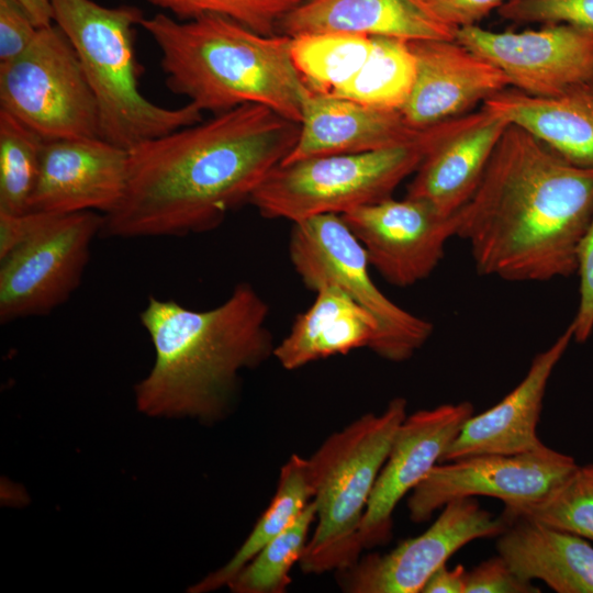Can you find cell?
Segmentation results:
<instances>
[{
    "instance_id": "8fae6325",
    "label": "cell",
    "mask_w": 593,
    "mask_h": 593,
    "mask_svg": "<svg viewBox=\"0 0 593 593\" xmlns=\"http://www.w3.org/2000/svg\"><path fill=\"white\" fill-rule=\"evenodd\" d=\"M578 463L545 444L515 455H475L436 465L412 491L407 508L415 523L428 521L447 503L461 497L491 496L505 505L539 501Z\"/></svg>"
},
{
    "instance_id": "44dd1931",
    "label": "cell",
    "mask_w": 593,
    "mask_h": 593,
    "mask_svg": "<svg viewBox=\"0 0 593 593\" xmlns=\"http://www.w3.org/2000/svg\"><path fill=\"white\" fill-rule=\"evenodd\" d=\"M321 32L405 41L455 40L456 34L422 0H306L282 19L277 34Z\"/></svg>"
},
{
    "instance_id": "4fadbf2b",
    "label": "cell",
    "mask_w": 593,
    "mask_h": 593,
    "mask_svg": "<svg viewBox=\"0 0 593 593\" xmlns=\"http://www.w3.org/2000/svg\"><path fill=\"white\" fill-rule=\"evenodd\" d=\"M455 40L501 69L512 88L530 96L553 97L593 81V32L571 24L523 32L475 24L457 29Z\"/></svg>"
},
{
    "instance_id": "30bf717a",
    "label": "cell",
    "mask_w": 593,
    "mask_h": 593,
    "mask_svg": "<svg viewBox=\"0 0 593 593\" xmlns=\"http://www.w3.org/2000/svg\"><path fill=\"white\" fill-rule=\"evenodd\" d=\"M96 211L53 214L32 238L1 259L0 322L49 314L78 288L100 235Z\"/></svg>"
},
{
    "instance_id": "3957f363",
    "label": "cell",
    "mask_w": 593,
    "mask_h": 593,
    "mask_svg": "<svg viewBox=\"0 0 593 593\" xmlns=\"http://www.w3.org/2000/svg\"><path fill=\"white\" fill-rule=\"evenodd\" d=\"M268 316L267 302L247 282L205 311L150 296L139 321L153 343L155 361L135 387L138 410L206 422L224 416L239 373L273 356Z\"/></svg>"
},
{
    "instance_id": "603a6c76",
    "label": "cell",
    "mask_w": 593,
    "mask_h": 593,
    "mask_svg": "<svg viewBox=\"0 0 593 593\" xmlns=\"http://www.w3.org/2000/svg\"><path fill=\"white\" fill-rule=\"evenodd\" d=\"M497 555L523 580H540L557 593H593L590 540L527 517H503Z\"/></svg>"
},
{
    "instance_id": "7a4b0ae2",
    "label": "cell",
    "mask_w": 593,
    "mask_h": 593,
    "mask_svg": "<svg viewBox=\"0 0 593 593\" xmlns=\"http://www.w3.org/2000/svg\"><path fill=\"white\" fill-rule=\"evenodd\" d=\"M593 216V170L566 160L510 124L457 212L477 271L506 281H548L577 270Z\"/></svg>"
},
{
    "instance_id": "484cf974",
    "label": "cell",
    "mask_w": 593,
    "mask_h": 593,
    "mask_svg": "<svg viewBox=\"0 0 593 593\" xmlns=\"http://www.w3.org/2000/svg\"><path fill=\"white\" fill-rule=\"evenodd\" d=\"M415 77L416 61L409 41L372 36V49L363 66L332 96L377 109L401 111Z\"/></svg>"
},
{
    "instance_id": "836d02e7",
    "label": "cell",
    "mask_w": 593,
    "mask_h": 593,
    "mask_svg": "<svg viewBox=\"0 0 593 593\" xmlns=\"http://www.w3.org/2000/svg\"><path fill=\"white\" fill-rule=\"evenodd\" d=\"M38 27L15 0H0V64L24 53L34 41Z\"/></svg>"
},
{
    "instance_id": "cb8c5ba5",
    "label": "cell",
    "mask_w": 593,
    "mask_h": 593,
    "mask_svg": "<svg viewBox=\"0 0 593 593\" xmlns=\"http://www.w3.org/2000/svg\"><path fill=\"white\" fill-rule=\"evenodd\" d=\"M311 306L296 315L288 335L275 347L273 357L287 370L358 348H371L376 318L335 284H321Z\"/></svg>"
},
{
    "instance_id": "1f68e13d",
    "label": "cell",
    "mask_w": 593,
    "mask_h": 593,
    "mask_svg": "<svg viewBox=\"0 0 593 593\" xmlns=\"http://www.w3.org/2000/svg\"><path fill=\"white\" fill-rule=\"evenodd\" d=\"M538 586L519 578L500 555L467 571L465 593H538Z\"/></svg>"
},
{
    "instance_id": "4316f807",
    "label": "cell",
    "mask_w": 593,
    "mask_h": 593,
    "mask_svg": "<svg viewBox=\"0 0 593 593\" xmlns=\"http://www.w3.org/2000/svg\"><path fill=\"white\" fill-rule=\"evenodd\" d=\"M292 63L306 87L332 94L363 66L372 49V36L321 32L290 36Z\"/></svg>"
},
{
    "instance_id": "ba28073f",
    "label": "cell",
    "mask_w": 593,
    "mask_h": 593,
    "mask_svg": "<svg viewBox=\"0 0 593 593\" xmlns=\"http://www.w3.org/2000/svg\"><path fill=\"white\" fill-rule=\"evenodd\" d=\"M289 258L303 284L315 291L335 284L378 323L371 350L402 362L428 340L433 324L392 302L374 284L365 248L339 214H321L293 223Z\"/></svg>"
},
{
    "instance_id": "9c48e42d",
    "label": "cell",
    "mask_w": 593,
    "mask_h": 593,
    "mask_svg": "<svg viewBox=\"0 0 593 593\" xmlns=\"http://www.w3.org/2000/svg\"><path fill=\"white\" fill-rule=\"evenodd\" d=\"M0 109L45 141L99 136V111L77 53L61 29L40 27L15 59L0 64Z\"/></svg>"
},
{
    "instance_id": "7c38bea8",
    "label": "cell",
    "mask_w": 593,
    "mask_h": 593,
    "mask_svg": "<svg viewBox=\"0 0 593 593\" xmlns=\"http://www.w3.org/2000/svg\"><path fill=\"white\" fill-rule=\"evenodd\" d=\"M506 521L481 507L474 497L447 503L421 535L407 538L387 553H370L339 571L348 593H421L430 575L461 547L497 537Z\"/></svg>"
},
{
    "instance_id": "d6986e66",
    "label": "cell",
    "mask_w": 593,
    "mask_h": 593,
    "mask_svg": "<svg viewBox=\"0 0 593 593\" xmlns=\"http://www.w3.org/2000/svg\"><path fill=\"white\" fill-rule=\"evenodd\" d=\"M573 332L570 324L552 345L534 357L523 380L508 394L483 413L473 414L440 462L475 455H515L541 446L537 425L547 384L573 340Z\"/></svg>"
},
{
    "instance_id": "4dcf8cb0",
    "label": "cell",
    "mask_w": 593,
    "mask_h": 593,
    "mask_svg": "<svg viewBox=\"0 0 593 593\" xmlns=\"http://www.w3.org/2000/svg\"><path fill=\"white\" fill-rule=\"evenodd\" d=\"M172 18L187 21L203 15L228 18L257 33L277 34L282 19L306 0H146Z\"/></svg>"
},
{
    "instance_id": "6da1fadb",
    "label": "cell",
    "mask_w": 593,
    "mask_h": 593,
    "mask_svg": "<svg viewBox=\"0 0 593 593\" xmlns=\"http://www.w3.org/2000/svg\"><path fill=\"white\" fill-rule=\"evenodd\" d=\"M300 124L260 104H244L148 139L128 150L118 205L100 235L184 236L216 228L248 203L294 147Z\"/></svg>"
},
{
    "instance_id": "ac0fdd59",
    "label": "cell",
    "mask_w": 593,
    "mask_h": 593,
    "mask_svg": "<svg viewBox=\"0 0 593 593\" xmlns=\"http://www.w3.org/2000/svg\"><path fill=\"white\" fill-rule=\"evenodd\" d=\"M510 123L482 104L479 111L436 124V133L407 186L445 215L458 212L477 189Z\"/></svg>"
},
{
    "instance_id": "e0dca14e",
    "label": "cell",
    "mask_w": 593,
    "mask_h": 593,
    "mask_svg": "<svg viewBox=\"0 0 593 593\" xmlns=\"http://www.w3.org/2000/svg\"><path fill=\"white\" fill-rule=\"evenodd\" d=\"M416 61L415 82L401 113L423 130L469 113L479 102L511 87L506 75L456 40L409 41Z\"/></svg>"
},
{
    "instance_id": "f546056e",
    "label": "cell",
    "mask_w": 593,
    "mask_h": 593,
    "mask_svg": "<svg viewBox=\"0 0 593 593\" xmlns=\"http://www.w3.org/2000/svg\"><path fill=\"white\" fill-rule=\"evenodd\" d=\"M502 516L527 517L593 542V463L578 465L545 497L505 507Z\"/></svg>"
},
{
    "instance_id": "83f0119b",
    "label": "cell",
    "mask_w": 593,
    "mask_h": 593,
    "mask_svg": "<svg viewBox=\"0 0 593 593\" xmlns=\"http://www.w3.org/2000/svg\"><path fill=\"white\" fill-rule=\"evenodd\" d=\"M44 142L35 131L0 109V212L30 211Z\"/></svg>"
},
{
    "instance_id": "d590c367",
    "label": "cell",
    "mask_w": 593,
    "mask_h": 593,
    "mask_svg": "<svg viewBox=\"0 0 593 593\" xmlns=\"http://www.w3.org/2000/svg\"><path fill=\"white\" fill-rule=\"evenodd\" d=\"M53 213L29 211L23 214L0 212V260L32 238Z\"/></svg>"
},
{
    "instance_id": "9a60e30c",
    "label": "cell",
    "mask_w": 593,
    "mask_h": 593,
    "mask_svg": "<svg viewBox=\"0 0 593 593\" xmlns=\"http://www.w3.org/2000/svg\"><path fill=\"white\" fill-rule=\"evenodd\" d=\"M474 414L468 401L447 403L406 415L393 438L360 525L363 549L387 544L398 503L440 462L443 455Z\"/></svg>"
},
{
    "instance_id": "7402d4cb",
    "label": "cell",
    "mask_w": 593,
    "mask_h": 593,
    "mask_svg": "<svg viewBox=\"0 0 593 593\" xmlns=\"http://www.w3.org/2000/svg\"><path fill=\"white\" fill-rule=\"evenodd\" d=\"M483 105L529 132L574 166L593 170V81L553 97L530 96L508 87Z\"/></svg>"
},
{
    "instance_id": "5bb4252c",
    "label": "cell",
    "mask_w": 593,
    "mask_h": 593,
    "mask_svg": "<svg viewBox=\"0 0 593 593\" xmlns=\"http://www.w3.org/2000/svg\"><path fill=\"white\" fill-rule=\"evenodd\" d=\"M343 220L366 250L370 266L391 284L426 279L457 235V212L445 215L429 202L405 195L356 208Z\"/></svg>"
},
{
    "instance_id": "d6a6232c",
    "label": "cell",
    "mask_w": 593,
    "mask_h": 593,
    "mask_svg": "<svg viewBox=\"0 0 593 593\" xmlns=\"http://www.w3.org/2000/svg\"><path fill=\"white\" fill-rule=\"evenodd\" d=\"M579 304L573 325V340L586 342L593 333V216L577 255Z\"/></svg>"
},
{
    "instance_id": "74e56055",
    "label": "cell",
    "mask_w": 593,
    "mask_h": 593,
    "mask_svg": "<svg viewBox=\"0 0 593 593\" xmlns=\"http://www.w3.org/2000/svg\"><path fill=\"white\" fill-rule=\"evenodd\" d=\"M31 16L34 24L40 29L54 23V11L51 0H15Z\"/></svg>"
},
{
    "instance_id": "2e32d148",
    "label": "cell",
    "mask_w": 593,
    "mask_h": 593,
    "mask_svg": "<svg viewBox=\"0 0 593 593\" xmlns=\"http://www.w3.org/2000/svg\"><path fill=\"white\" fill-rule=\"evenodd\" d=\"M127 168L128 150L100 137L45 141L30 211L107 214L124 194Z\"/></svg>"
},
{
    "instance_id": "277c9868",
    "label": "cell",
    "mask_w": 593,
    "mask_h": 593,
    "mask_svg": "<svg viewBox=\"0 0 593 593\" xmlns=\"http://www.w3.org/2000/svg\"><path fill=\"white\" fill-rule=\"evenodd\" d=\"M141 27L158 47L168 89L202 112L260 104L301 123L311 90L292 63L290 36L212 14L180 21L160 12Z\"/></svg>"
},
{
    "instance_id": "8d00e7d4",
    "label": "cell",
    "mask_w": 593,
    "mask_h": 593,
    "mask_svg": "<svg viewBox=\"0 0 593 593\" xmlns=\"http://www.w3.org/2000/svg\"><path fill=\"white\" fill-rule=\"evenodd\" d=\"M467 570L459 564L454 569L439 567L425 583L422 593H465Z\"/></svg>"
},
{
    "instance_id": "f1b7e54d",
    "label": "cell",
    "mask_w": 593,
    "mask_h": 593,
    "mask_svg": "<svg viewBox=\"0 0 593 593\" xmlns=\"http://www.w3.org/2000/svg\"><path fill=\"white\" fill-rule=\"evenodd\" d=\"M316 519L313 501L298 519L265 545L227 584L234 593H283L291 583L290 571L299 562L312 524Z\"/></svg>"
},
{
    "instance_id": "52a82bcc",
    "label": "cell",
    "mask_w": 593,
    "mask_h": 593,
    "mask_svg": "<svg viewBox=\"0 0 593 593\" xmlns=\"http://www.w3.org/2000/svg\"><path fill=\"white\" fill-rule=\"evenodd\" d=\"M435 133L436 124L410 144L279 164L248 203L264 217L294 223L321 214L342 215L389 199L416 171Z\"/></svg>"
},
{
    "instance_id": "5b68a950",
    "label": "cell",
    "mask_w": 593,
    "mask_h": 593,
    "mask_svg": "<svg viewBox=\"0 0 593 593\" xmlns=\"http://www.w3.org/2000/svg\"><path fill=\"white\" fill-rule=\"evenodd\" d=\"M54 23L74 46L99 111L100 138L130 150L148 139L203 120L188 102L160 107L139 89L141 65L134 40L143 11L93 0H51Z\"/></svg>"
},
{
    "instance_id": "d4e9b609",
    "label": "cell",
    "mask_w": 593,
    "mask_h": 593,
    "mask_svg": "<svg viewBox=\"0 0 593 593\" xmlns=\"http://www.w3.org/2000/svg\"><path fill=\"white\" fill-rule=\"evenodd\" d=\"M312 499L307 460L296 454L292 455L280 469L276 493L269 506L235 555L222 568L191 586L189 592H211L227 585L265 545L298 519Z\"/></svg>"
},
{
    "instance_id": "8992f818",
    "label": "cell",
    "mask_w": 593,
    "mask_h": 593,
    "mask_svg": "<svg viewBox=\"0 0 593 593\" xmlns=\"http://www.w3.org/2000/svg\"><path fill=\"white\" fill-rule=\"evenodd\" d=\"M406 407L394 398L381 413L333 433L306 459L316 524L299 561L303 573L339 572L359 560L360 525Z\"/></svg>"
},
{
    "instance_id": "e575fe53",
    "label": "cell",
    "mask_w": 593,
    "mask_h": 593,
    "mask_svg": "<svg viewBox=\"0 0 593 593\" xmlns=\"http://www.w3.org/2000/svg\"><path fill=\"white\" fill-rule=\"evenodd\" d=\"M445 24L457 30L475 25L506 0H422Z\"/></svg>"
},
{
    "instance_id": "ffe728a7",
    "label": "cell",
    "mask_w": 593,
    "mask_h": 593,
    "mask_svg": "<svg viewBox=\"0 0 593 593\" xmlns=\"http://www.w3.org/2000/svg\"><path fill=\"white\" fill-rule=\"evenodd\" d=\"M423 130L409 125L400 111L311 91L296 143L281 164L401 146L418 139Z\"/></svg>"
}]
</instances>
